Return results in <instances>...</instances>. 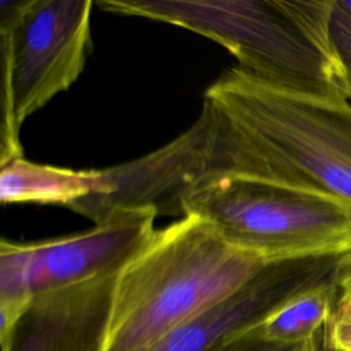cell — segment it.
<instances>
[{"instance_id":"3957f363","label":"cell","mask_w":351,"mask_h":351,"mask_svg":"<svg viewBox=\"0 0 351 351\" xmlns=\"http://www.w3.org/2000/svg\"><path fill=\"white\" fill-rule=\"evenodd\" d=\"M269 261L226 243L185 215L155 230L121 269L101 351H141L213 306Z\"/></svg>"},{"instance_id":"5bb4252c","label":"cell","mask_w":351,"mask_h":351,"mask_svg":"<svg viewBox=\"0 0 351 351\" xmlns=\"http://www.w3.org/2000/svg\"><path fill=\"white\" fill-rule=\"evenodd\" d=\"M330 337L339 351H351V303L337 299L336 310L329 322Z\"/></svg>"},{"instance_id":"7a4b0ae2","label":"cell","mask_w":351,"mask_h":351,"mask_svg":"<svg viewBox=\"0 0 351 351\" xmlns=\"http://www.w3.org/2000/svg\"><path fill=\"white\" fill-rule=\"evenodd\" d=\"M104 11L185 27L274 88L348 103L328 36L332 0H100Z\"/></svg>"},{"instance_id":"8fae6325","label":"cell","mask_w":351,"mask_h":351,"mask_svg":"<svg viewBox=\"0 0 351 351\" xmlns=\"http://www.w3.org/2000/svg\"><path fill=\"white\" fill-rule=\"evenodd\" d=\"M337 299L339 276L288 300L262 322L258 330L265 339L271 341H306L330 321Z\"/></svg>"},{"instance_id":"8992f818","label":"cell","mask_w":351,"mask_h":351,"mask_svg":"<svg viewBox=\"0 0 351 351\" xmlns=\"http://www.w3.org/2000/svg\"><path fill=\"white\" fill-rule=\"evenodd\" d=\"M154 210H122L95 228L37 243H0V306L121 270L152 237Z\"/></svg>"},{"instance_id":"4fadbf2b","label":"cell","mask_w":351,"mask_h":351,"mask_svg":"<svg viewBox=\"0 0 351 351\" xmlns=\"http://www.w3.org/2000/svg\"><path fill=\"white\" fill-rule=\"evenodd\" d=\"M310 340L300 343L271 341L265 339L255 328L236 337L222 351H307Z\"/></svg>"},{"instance_id":"9c48e42d","label":"cell","mask_w":351,"mask_h":351,"mask_svg":"<svg viewBox=\"0 0 351 351\" xmlns=\"http://www.w3.org/2000/svg\"><path fill=\"white\" fill-rule=\"evenodd\" d=\"M119 271L33 296L0 329L1 351H101Z\"/></svg>"},{"instance_id":"30bf717a","label":"cell","mask_w":351,"mask_h":351,"mask_svg":"<svg viewBox=\"0 0 351 351\" xmlns=\"http://www.w3.org/2000/svg\"><path fill=\"white\" fill-rule=\"evenodd\" d=\"M104 192L100 170H73L15 158L0 166V200L7 203L62 204Z\"/></svg>"},{"instance_id":"277c9868","label":"cell","mask_w":351,"mask_h":351,"mask_svg":"<svg viewBox=\"0 0 351 351\" xmlns=\"http://www.w3.org/2000/svg\"><path fill=\"white\" fill-rule=\"evenodd\" d=\"M230 245L266 261L351 252V204L240 173L217 174L184 202Z\"/></svg>"},{"instance_id":"6da1fadb","label":"cell","mask_w":351,"mask_h":351,"mask_svg":"<svg viewBox=\"0 0 351 351\" xmlns=\"http://www.w3.org/2000/svg\"><path fill=\"white\" fill-rule=\"evenodd\" d=\"M222 173L315 191L351 204V104L274 88L234 66L204 92Z\"/></svg>"},{"instance_id":"ba28073f","label":"cell","mask_w":351,"mask_h":351,"mask_svg":"<svg viewBox=\"0 0 351 351\" xmlns=\"http://www.w3.org/2000/svg\"><path fill=\"white\" fill-rule=\"evenodd\" d=\"M346 255L269 261L233 292L141 351H222L296 295L336 278Z\"/></svg>"},{"instance_id":"9a60e30c","label":"cell","mask_w":351,"mask_h":351,"mask_svg":"<svg viewBox=\"0 0 351 351\" xmlns=\"http://www.w3.org/2000/svg\"><path fill=\"white\" fill-rule=\"evenodd\" d=\"M339 299L351 303V252L344 258L339 271Z\"/></svg>"},{"instance_id":"7c38bea8","label":"cell","mask_w":351,"mask_h":351,"mask_svg":"<svg viewBox=\"0 0 351 351\" xmlns=\"http://www.w3.org/2000/svg\"><path fill=\"white\" fill-rule=\"evenodd\" d=\"M328 36L351 99V0H332Z\"/></svg>"},{"instance_id":"52a82bcc","label":"cell","mask_w":351,"mask_h":351,"mask_svg":"<svg viewBox=\"0 0 351 351\" xmlns=\"http://www.w3.org/2000/svg\"><path fill=\"white\" fill-rule=\"evenodd\" d=\"M104 192L69 208L101 222L122 210H154L181 215L185 199L206 180L219 174L215 159V121L203 103L193 125L173 141L128 163L101 169Z\"/></svg>"},{"instance_id":"2e32d148","label":"cell","mask_w":351,"mask_h":351,"mask_svg":"<svg viewBox=\"0 0 351 351\" xmlns=\"http://www.w3.org/2000/svg\"><path fill=\"white\" fill-rule=\"evenodd\" d=\"M332 319V318H330ZM330 322V321H329ZM329 322L319 330L317 332L308 344L307 351H339L330 337V329H329Z\"/></svg>"},{"instance_id":"5b68a950","label":"cell","mask_w":351,"mask_h":351,"mask_svg":"<svg viewBox=\"0 0 351 351\" xmlns=\"http://www.w3.org/2000/svg\"><path fill=\"white\" fill-rule=\"evenodd\" d=\"M92 0H1L0 166L23 156L25 119L84 70Z\"/></svg>"}]
</instances>
